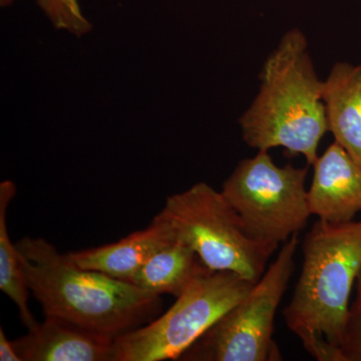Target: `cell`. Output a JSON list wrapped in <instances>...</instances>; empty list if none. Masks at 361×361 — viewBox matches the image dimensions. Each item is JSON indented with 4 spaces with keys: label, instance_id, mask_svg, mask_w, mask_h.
Returning a JSON list of instances; mask_svg holds the SVG:
<instances>
[{
    "label": "cell",
    "instance_id": "obj_3",
    "mask_svg": "<svg viewBox=\"0 0 361 361\" xmlns=\"http://www.w3.org/2000/svg\"><path fill=\"white\" fill-rule=\"evenodd\" d=\"M303 264L286 326L318 361H341L339 344L356 278L361 269V220H318L303 241Z\"/></svg>",
    "mask_w": 361,
    "mask_h": 361
},
{
    "label": "cell",
    "instance_id": "obj_4",
    "mask_svg": "<svg viewBox=\"0 0 361 361\" xmlns=\"http://www.w3.org/2000/svg\"><path fill=\"white\" fill-rule=\"evenodd\" d=\"M159 217L172 226L206 267L231 271L250 281L263 276L276 247L249 236L241 218L222 192L205 182L166 199Z\"/></svg>",
    "mask_w": 361,
    "mask_h": 361
},
{
    "label": "cell",
    "instance_id": "obj_16",
    "mask_svg": "<svg viewBox=\"0 0 361 361\" xmlns=\"http://www.w3.org/2000/svg\"><path fill=\"white\" fill-rule=\"evenodd\" d=\"M0 360L23 361L16 348H14L13 342L7 338L2 326L0 327Z\"/></svg>",
    "mask_w": 361,
    "mask_h": 361
},
{
    "label": "cell",
    "instance_id": "obj_2",
    "mask_svg": "<svg viewBox=\"0 0 361 361\" xmlns=\"http://www.w3.org/2000/svg\"><path fill=\"white\" fill-rule=\"evenodd\" d=\"M16 246L26 287L44 315L116 339L160 313L161 296L80 267L44 238L23 237Z\"/></svg>",
    "mask_w": 361,
    "mask_h": 361
},
{
    "label": "cell",
    "instance_id": "obj_11",
    "mask_svg": "<svg viewBox=\"0 0 361 361\" xmlns=\"http://www.w3.org/2000/svg\"><path fill=\"white\" fill-rule=\"evenodd\" d=\"M329 133L361 164V61H338L323 80Z\"/></svg>",
    "mask_w": 361,
    "mask_h": 361
},
{
    "label": "cell",
    "instance_id": "obj_14",
    "mask_svg": "<svg viewBox=\"0 0 361 361\" xmlns=\"http://www.w3.org/2000/svg\"><path fill=\"white\" fill-rule=\"evenodd\" d=\"M37 6L59 32L82 37L94 28L85 16L80 0H37Z\"/></svg>",
    "mask_w": 361,
    "mask_h": 361
},
{
    "label": "cell",
    "instance_id": "obj_5",
    "mask_svg": "<svg viewBox=\"0 0 361 361\" xmlns=\"http://www.w3.org/2000/svg\"><path fill=\"white\" fill-rule=\"evenodd\" d=\"M255 284L231 271L207 268L163 315L118 337L114 361L180 360Z\"/></svg>",
    "mask_w": 361,
    "mask_h": 361
},
{
    "label": "cell",
    "instance_id": "obj_17",
    "mask_svg": "<svg viewBox=\"0 0 361 361\" xmlns=\"http://www.w3.org/2000/svg\"><path fill=\"white\" fill-rule=\"evenodd\" d=\"M16 1H18V0H0V6H1V7H9L13 6V4H16Z\"/></svg>",
    "mask_w": 361,
    "mask_h": 361
},
{
    "label": "cell",
    "instance_id": "obj_6",
    "mask_svg": "<svg viewBox=\"0 0 361 361\" xmlns=\"http://www.w3.org/2000/svg\"><path fill=\"white\" fill-rule=\"evenodd\" d=\"M307 175L308 166H278L269 151H257L237 164L221 192L252 239L278 248L302 231L312 215Z\"/></svg>",
    "mask_w": 361,
    "mask_h": 361
},
{
    "label": "cell",
    "instance_id": "obj_13",
    "mask_svg": "<svg viewBox=\"0 0 361 361\" xmlns=\"http://www.w3.org/2000/svg\"><path fill=\"white\" fill-rule=\"evenodd\" d=\"M16 193V185L11 180L0 184V289L16 304L21 322L30 329L37 322L28 305L30 290L21 271L18 249L7 230V209Z\"/></svg>",
    "mask_w": 361,
    "mask_h": 361
},
{
    "label": "cell",
    "instance_id": "obj_10",
    "mask_svg": "<svg viewBox=\"0 0 361 361\" xmlns=\"http://www.w3.org/2000/svg\"><path fill=\"white\" fill-rule=\"evenodd\" d=\"M177 238L172 226L156 215L148 227L116 243L66 254L80 267L128 281L152 256Z\"/></svg>",
    "mask_w": 361,
    "mask_h": 361
},
{
    "label": "cell",
    "instance_id": "obj_7",
    "mask_svg": "<svg viewBox=\"0 0 361 361\" xmlns=\"http://www.w3.org/2000/svg\"><path fill=\"white\" fill-rule=\"evenodd\" d=\"M298 245V234L287 240L248 295L227 311L180 360H281L273 339L274 320L295 269Z\"/></svg>",
    "mask_w": 361,
    "mask_h": 361
},
{
    "label": "cell",
    "instance_id": "obj_9",
    "mask_svg": "<svg viewBox=\"0 0 361 361\" xmlns=\"http://www.w3.org/2000/svg\"><path fill=\"white\" fill-rule=\"evenodd\" d=\"M115 341L45 315L44 322L13 342L23 361H114Z\"/></svg>",
    "mask_w": 361,
    "mask_h": 361
},
{
    "label": "cell",
    "instance_id": "obj_15",
    "mask_svg": "<svg viewBox=\"0 0 361 361\" xmlns=\"http://www.w3.org/2000/svg\"><path fill=\"white\" fill-rule=\"evenodd\" d=\"M341 361H361V269L355 281V298L349 305L341 344Z\"/></svg>",
    "mask_w": 361,
    "mask_h": 361
},
{
    "label": "cell",
    "instance_id": "obj_12",
    "mask_svg": "<svg viewBox=\"0 0 361 361\" xmlns=\"http://www.w3.org/2000/svg\"><path fill=\"white\" fill-rule=\"evenodd\" d=\"M207 268L196 252L177 238L152 256L127 282L155 295L177 298Z\"/></svg>",
    "mask_w": 361,
    "mask_h": 361
},
{
    "label": "cell",
    "instance_id": "obj_1",
    "mask_svg": "<svg viewBox=\"0 0 361 361\" xmlns=\"http://www.w3.org/2000/svg\"><path fill=\"white\" fill-rule=\"evenodd\" d=\"M242 140L257 151L282 148L312 167L329 133L323 80L316 71L307 37L287 30L259 73L257 94L238 120Z\"/></svg>",
    "mask_w": 361,
    "mask_h": 361
},
{
    "label": "cell",
    "instance_id": "obj_8",
    "mask_svg": "<svg viewBox=\"0 0 361 361\" xmlns=\"http://www.w3.org/2000/svg\"><path fill=\"white\" fill-rule=\"evenodd\" d=\"M312 167L308 189L311 214L332 224L355 220L361 212V164L334 142Z\"/></svg>",
    "mask_w": 361,
    "mask_h": 361
}]
</instances>
